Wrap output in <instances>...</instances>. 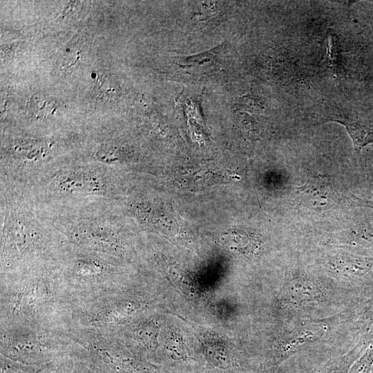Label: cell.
<instances>
[{"label": "cell", "mask_w": 373, "mask_h": 373, "mask_svg": "<svg viewBox=\"0 0 373 373\" xmlns=\"http://www.w3.org/2000/svg\"><path fill=\"white\" fill-rule=\"evenodd\" d=\"M69 231L75 240L94 248L108 250L115 245L114 232L102 222L78 221L70 224Z\"/></svg>", "instance_id": "6da1fadb"}, {"label": "cell", "mask_w": 373, "mask_h": 373, "mask_svg": "<svg viewBox=\"0 0 373 373\" xmlns=\"http://www.w3.org/2000/svg\"><path fill=\"white\" fill-rule=\"evenodd\" d=\"M327 121L342 124L347 130L357 153L373 142V122L350 117L330 116Z\"/></svg>", "instance_id": "7a4b0ae2"}, {"label": "cell", "mask_w": 373, "mask_h": 373, "mask_svg": "<svg viewBox=\"0 0 373 373\" xmlns=\"http://www.w3.org/2000/svg\"><path fill=\"white\" fill-rule=\"evenodd\" d=\"M321 290L313 281L304 278L289 280L283 288L285 302L295 306L316 301L321 296Z\"/></svg>", "instance_id": "3957f363"}, {"label": "cell", "mask_w": 373, "mask_h": 373, "mask_svg": "<svg viewBox=\"0 0 373 373\" xmlns=\"http://www.w3.org/2000/svg\"><path fill=\"white\" fill-rule=\"evenodd\" d=\"M321 329L314 326H307L293 332L278 348L275 356V363L278 364L298 352L304 346L314 341L320 336Z\"/></svg>", "instance_id": "277c9868"}, {"label": "cell", "mask_w": 373, "mask_h": 373, "mask_svg": "<svg viewBox=\"0 0 373 373\" xmlns=\"http://www.w3.org/2000/svg\"><path fill=\"white\" fill-rule=\"evenodd\" d=\"M58 184L62 189L79 192H97L103 189V183L97 178L88 173H68L60 176Z\"/></svg>", "instance_id": "5b68a950"}, {"label": "cell", "mask_w": 373, "mask_h": 373, "mask_svg": "<svg viewBox=\"0 0 373 373\" xmlns=\"http://www.w3.org/2000/svg\"><path fill=\"white\" fill-rule=\"evenodd\" d=\"M370 341V338L361 340L347 354L331 359L314 373H348L352 364L363 353Z\"/></svg>", "instance_id": "8992f818"}, {"label": "cell", "mask_w": 373, "mask_h": 373, "mask_svg": "<svg viewBox=\"0 0 373 373\" xmlns=\"http://www.w3.org/2000/svg\"><path fill=\"white\" fill-rule=\"evenodd\" d=\"M335 265L343 274L356 279L370 276L373 269V264L370 260L355 256L343 257L336 261Z\"/></svg>", "instance_id": "52a82bcc"}, {"label": "cell", "mask_w": 373, "mask_h": 373, "mask_svg": "<svg viewBox=\"0 0 373 373\" xmlns=\"http://www.w3.org/2000/svg\"><path fill=\"white\" fill-rule=\"evenodd\" d=\"M94 90L96 95L104 99L113 98L117 92L113 79L103 72L97 74L95 80Z\"/></svg>", "instance_id": "ba28073f"}, {"label": "cell", "mask_w": 373, "mask_h": 373, "mask_svg": "<svg viewBox=\"0 0 373 373\" xmlns=\"http://www.w3.org/2000/svg\"><path fill=\"white\" fill-rule=\"evenodd\" d=\"M348 373H373V338L363 353L352 364Z\"/></svg>", "instance_id": "9c48e42d"}, {"label": "cell", "mask_w": 373, "mask_h": 373, "mask_svg": "<svg viewBox=\"0 0 373 373\" xmlns=\"http://www.w3.org/2000/svg\"><path fill=\"white\" fill-rule=\"evenodd\" d=\"M78 51H75V48L67 50L66 55H64V63L67 67H70L75 64V63L80 59V57L77 55Z\"/></svg>", "instance_id": "30bf717a"}]
</instances>
